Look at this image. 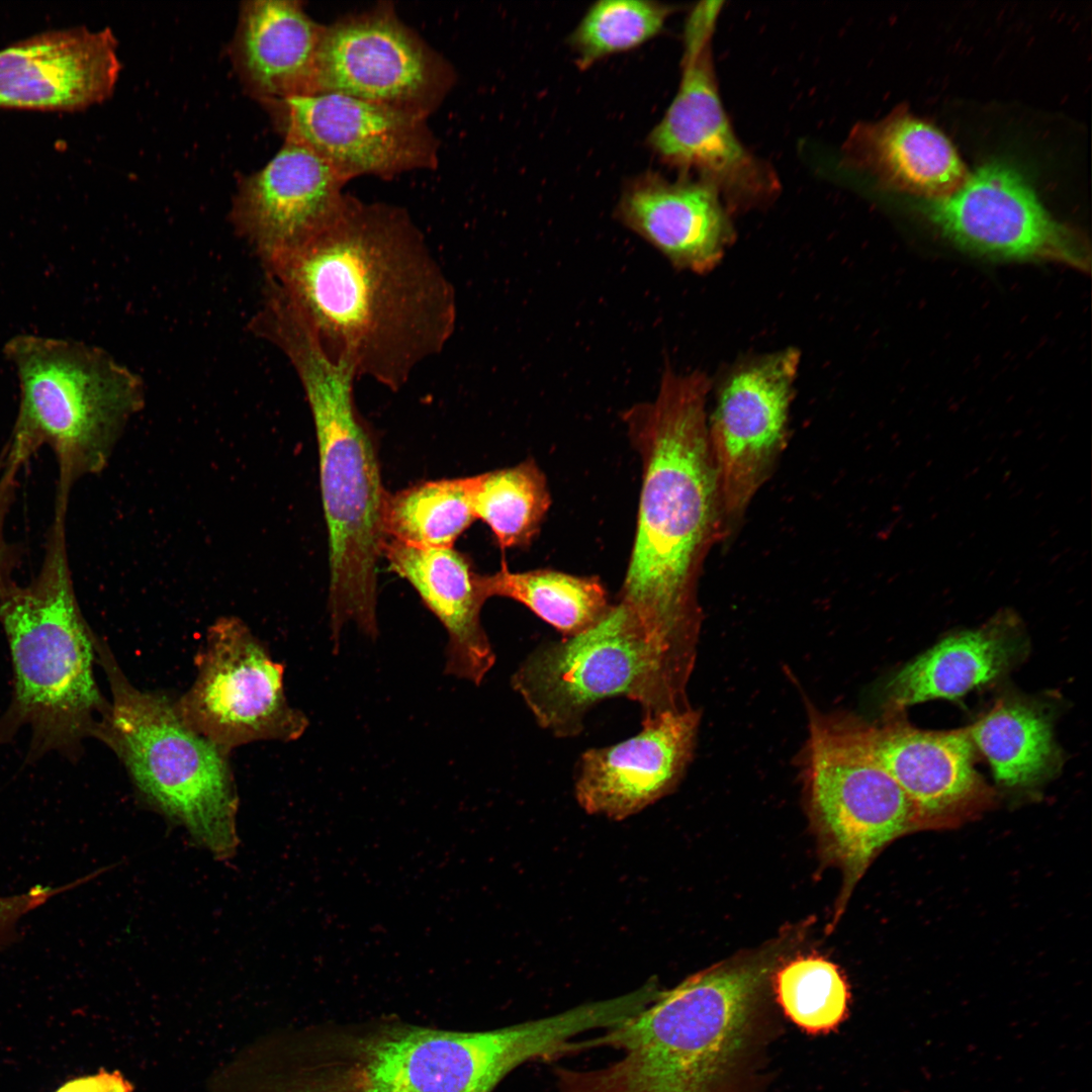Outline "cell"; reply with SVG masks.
Returning <instances> with one entry per match:
<instances>
[{"label": "cell", "instance_id": "1", "mask_svg": "<svg viewBox=\"0 0 1092 1092\" xmlns=\"http://www.w3.org/2000/svg\"><path fill=\"white\" fill-rule=\"evenodd\" d=\"M264 263L325 352L392 391L455 331L453 284L399 206L348 195L322 229Z\"/></svg>", "mask_w": 1092, "mask_h": 1092}, {"label": "cell", "instance_id": "2", "mask_svg": "<svg viewBox=\"0 0 1092 1092\" xmlns=\"http://www.w3.org/2000/svg\"><path fill=\"white\" fill-rule=\"evenodd\" d=\"M708 377L666 366L653 401L623 414L642 461L637 527L619 602L676 647L695 633L705 560L725 534L708 430Z\"/></svg>", "mask_w": 1092, "mask_h": 1092}, {"label": "cell", "instance_id": "3", "mask_svg": "<svg viewBox=\"0 0 1092 1092\" xmlns=\"http://www.w3.org/2000/svg\"><path fill=\"white\" fill-rule=\"evenodd\" d=\"M779 953L719 966L658 993L599 1035L623 1052L602 1068L555 1070L559 1092H724L749 1053L756 1009Z\"/></svg>", "mask_w": 1092, "mask_h": 1092}, {"label": "cell", "instance_id": "4", "mask_svg": "<svg viewBox=\"0 0 1092 1092\" xmlns=\"http://www.w3.org/2000/svg\"><path fill=\"white\" fill-rule=\"evenodd\" d=\"M273 344L293 366L313 419L329 534V613L335 648L345 623L371 638L376 620L377 565L386 534L385 490L375 445L354 398V369L333 360L300 320L282 324Z\"/></svg>", "mask_w": 1092, "mask_h": 1092}, {"label": "cell", "instance_id": "5", "mask_svg": "<svg viewBox=\"0 0 1092 1092\" xmlns=\"http://www.w3.org/2000/svg\"><path fill=\"white\" fill-rule=\"evenodd\" d=\"M67 504L57 503L43 560L24 586L0 598L15 674L9 723L29 725L37 749H73L108 704L93 673L95 636L78 607L66 547Z\"/></svg>", "mask_w": 1092, "mask_h": 1092}, {"label": "cell", "instance_id": "6", "mask_svg": "<svg viewBox=\"0 0 1092 1092\" xmlns=\"http://www.w3.org/2000/svg\"><path fill=\"white\" fill-rule=\"evenodd\" d=\"M323 1043L300 1092H492L522 1064L556 1061L564 1034L546 1017L486 1031L385 1025Z\"/></svg>", "mask_w": 1092, "mask_h": 1092}, {"label": "cell", "instance_id": "7", "mask_svg": "<svg viewBox=\"0 0 1092 1092\" xmlns=\"http://www.w3.org/2000/svg\"><path fill=\"white\" fill-rule=\"evenodd\" d=\"M95 648L112 694L94 736L127 769L142 797L183 825L214 857L238 845V798L226 752L191 728L168 697L132 686L103 644Z\"/></svg>", "mask_w": 1092, "mask_h": 1092}, {"label": "cell", "instance_id": "8", "mask_svg": "<svg viewBox=\"0 0 1092 1092\" xmlns=\"http://www.w3.org/2000/svg\"><path fill=\"white\" fill-rule=\"evenodd\" d=\"M17 375L20 401L8 441L24 462L41 445L58 464L57 496L98 470L121 421L142 402L138 376L87 344L18 334L3 347Z\"/></svg>", "mask_w": 1092, "mask_h": 1092}, {"label": "cell", "instance_id": "9", "mask_svg": "<svg viewBox=\"0 0 1092 1092\" xmlns=\"http://www.w3.org/2000/svg\"><path fill=\"white\" fill-rule=\"evenodd\" d=\"M689 660L618 601L585 632L533 650L511 685L541 728L570 738L606 699L634 701L643 717L686 708L681 696Z\"/></svg>", "mask_w": 1092, "mask_h": 1092}, {"label": "cell", "instance_id": "10", "mask_svg": "<svg viewBox=\"0 0 1092 1092\" xmlns=\"http://www.w3.org/2000/svg\"><path fill=\"white\" fill-rule=\"evenodd\" d=\"M455 81L453 65L381 2L324 24L311 93H340L428 119Z\"/></svg>", "mask_w": 1092, "mask_h": 1092}, {"label": "cell", "instance_id": "11", "mask_svg": "<svg viewBox=\"0 0 1092 1092\" xmlns=\"http://www.w3.org/2000/svg\"><path fill=\"white\" fill-rule=\"evenodd\" d=\"M807 771L814 817L848 891L885 846L916 831L913 806L851 726L813 724Z\"/></svg>", "mask_w": 1092, "mask_h": 1092}, {"label": "cell", "instance_id": "12", "mask_svg": "<svg viewBox=\"0 0 1092 1092\" xmlns=\"http://www.w3.org/2000/svg\"><path fill=\"white\" fill-rule=\"evenodd\" d=\"M284 666L236 619L210 627L190 690L176 702L186 723L226 753L257 740L292 741L307 717L285 697Z\"/></svg>", "mask_w": 1092, "mask_h": 1092}, {"label": "cell", "instance_id": "13", "mask_svg": "<svg viewBox=\"0 0 1092 1092\" xmlns=\"http://www.w3.org/2000/svg\"><path fill=\"white\" fill-rule=\"evenodd\" d=\"M260 103L285 142L307 148L347 182L438 165L439 143L426 118L331 92Z\"/></svg>", "mask_w": 1092, "mask_h": 1092}, {"label": "cell", "instance_id": "14", "mask_svg": "<svg viewBox=\"0 0 1092 1092\" xmlns=\"http://www.w3.org/2000/svg\"><path fill=\"white\" fill-rule=\"evenodd\" d=\"M924 210L942 235L971 253L1090 267L1086 244L1048 213L1022 175L1007 164L984 165L951 193L926 199Z\"/></svg>", "mask_w": 1092, "mask_h": 1092}, {"label": "cell", "instance_id": "15", "mask_svg": "<svg viewBox=\"0 0 1092 1092\" xmlns=\"http://www.w3.org/2000/svg\"><path fill=\"white\" fill-rule=\"evenodd\" d=\"M710 40L686 42L678 91L648 144L664 162L695 170L727 206H759L777 196L779 180L740 143L730 124L717 89Z\"/></svg>", "mask_w": 1092, "mask_h": 1092}, {"label": "cell", "instance_id": "16", "mask_svg": "<svg viewBox=\"0 0 1092 1092\" xmlns=\"http://www.w3.org/2000/svg\"><path fill=\"white\" fill-rule=\"evenodd\" d=\"M798 351L738 368L723 383L708 430L726 522L740 518L787 444Z\"/></svg>", "mask_w": 1092, "mask_h": 1092}, {"label": "cell", "instance_id": "17", "mask_svg": "<svg viewBox=\"0 0 1092 1092\" xmlns=\"http://www.w3.org/2000/svg\"><path fill=\"white\" fill-rule=\"evenodd\" d=\"M853 730L868 755L907 795L916 831L957 827L992 803L993 793L974 768L968 729L923 731L894 724Z\"/></svg>", "mask_w": 1092, "mask_h": 1092}, {"label": "cell", "instance_id": "18", "mask_svg": "<svg viewBox=\"0 0 1092 1092\" xmlns=\"http://www.w3.org/2000/svg\"><path fill=\"white\" fill-rule=\"evenodd\" d=\"M119 72L109 28L36 33L0 49V108L82 110L111 96Z\"/></svg>", "mask_w": 1092, "mask_h": 1092}, {"label": "cell", "instance_id": "19", "mask_svg": "<svg viewBox=\"0 0 1092 1092\" xmlns=\"http://www.w3.org/2000/svg\"><path fill=\"white\" fill-rule=\"evenodd\" d=\"M346 182L313 152L284 141L265 167L241 179L231 218L265 262L322 229L343 206Z\"/></svg>", "mask_w": 1092, "mask_h": 1092}, {"label": "cell", "instance_id": "20", "mask_svg": "<svg viewBox=\"0 0 1092 1092\" xmlns=\"http://www.w3.org/2000/svg\"><path fill=\"white\" fill-rule=\"evenodd\" d=\"M699 718L689 708L642 719L636 735L589 748L577 763L575 796L589 814L625 819L667 794L690 759Z\"/></svg>", "mask_w": 1092, "mask_h": 1092}, {"label": "cell", "instance_id": "21", "mask_svg": "<svg viewBox=\"0 0 1092 1092\" xmlns=\"http://www.w3.org/2000/svg\"><path fill=\"white\" fill-rule=\"evenodd\" d=\"M615 215L673 267L699 274L718 265L733 236L720 194L699 179L640 176L625 188Z\"/></svg>", "mask_w": 1092, "mask_h": 1092}, {"label": "cell", "instance_id": "22", "mask_svg": "<svg viewBox=\"0 0 1092 1092\" xmlns=\"http://www.w3.org/2000/svg\"><path fill=\"white\" fill-rule=\"evenodd\" d=\"M382 556L446 629L445 672L479 685L495 654L480 621L487 600L482 575L453 547H425L387 538Z\"/></svg>", "mask_w": 1092, "mask_h": 1092}, {"label": "cell", "instance_id": "23", "mask_svg": "<svg viewBox=\"0 0 1092 1092\" xmlns=\"http://www.w3.org/2000/svg\"><path fill=\"white\" fill-rule=\"evenodd\" d=\"M323 28L299 1L242 3L230 50L244 88L259 102L311 93Z\"/></svg>", "mask_w": 1092, "mask_h": 1092}, {"label": "cell", "instance_id": "24", "mask_svg": "<svg viewBox=\"0 0 1092 1092\" xmlns=\"http://www.w3.org/2000/svg\"><path fill=\"white\" fill-rule=\"evenodd\" d=\"M843 150L849 164L871 171L891 187L926 199L951 193L968 177L950 141L906 112L858 124Z\"/></svg>", "mask_w": 1092, "mask_h": 1092}, {"label": "cell", "instance_id": "25", "mask_svg": "<svg viewBox=\"0 0 1092 1092\" xmlns=\"http://www.w3.org/2000/svg\"><path fill=\"white\" fill-rule=\"evenodd\" d=\"M1011 614L947 638L903 666L887 684L890 708L934 699L953 700L1001 674L1018 650Z\"/></svg>", "mask_w": 1092, "mask_h": 1092}, {"label": "cell", "instance_id": "26", "mask_svg": "<svg viewBox=\"0 0 1092 1092\" xmlns=\"http://www.w3.org/2000/svg\"><path fill=\"white\" fill-rule=\"evenodd\" d=\"M487 599L502 597L521 603L564 637L594 627L612 604L597 576H577L553 569L514 572L505 564L482 575Z\"/></svg>", "mask_w": 1092, "mask_h": 1092}, {"label": "cell", "instance_id": "27", "mask_svg": "<svg viewBox=\"0 0 1092 1092\" xmlns=\"http://www.w3.org/2000/svg\"><path fill=\"white\" fill-rule=\"evenodd\" d=\"M988 759L995 779L1009 788H1025L1046 777L1056 760L1052 729L1035 708L1002 702L968 728Z\"/></svg>", "mask_w": 1092, "mask_h": 1092}, {"label": "cell", "instance_id": "28", "mask_svg": "<svg viewBox=\"0 0 1092 1092\" xmlns=\"http://www.w3.org/2000/svg\"><path fill=\"white\" fill-rule=\"evenodd\" d=\"M473 485L474 476H469L425 481L388 493L383 515L386 539L425 547H453L476 519Z\"/></svg>", "mask_w": 1092, "mask_h": 1092}, {"label": "cell", "instance_id": "29", "mask_svg": "<svg viewBox=\"0 0 1092 1092\" xmlns=\"http://www.w3.org/2000/svg\"><path fill=\"white\" fill-rule=\"evenodd\" d=\"M473 510L502 549L523 547L538 534L551 505L546 478L533 460L474 476Z\"/></svg>", "mask_w": 1092, "mask_h": 1092}, {"label": "cell", "instance_id": "30", "mask_svg": "<svg viewBox=\"0 0 1092 1092\" xmlns=\"http://www.w3.org/2000/svg\"><path fill=\"white\" fill-rule=\"evenodd\" d=\"M785 1015L808 1033H827L847 1016L850 993L838 968L819 956L797 958L776 974Z\"/></svg>", "mask_w": 1092, "mask_h": 1092}, {"label": "cell", "instance_id": "31", "mask_svg": "<svg viewBox=\"0 0 1092 1092\" xmlns=\"http://www.w3.org/2000/svg\"><path fill=\"white\" fill-rule=\"evenodd\" d=\"M674 7L653 1L604 0L584 14L570 36L581 69L630 51L657 35Z\"/></svg>", "mask_w": 1092, "mask_h": 1092}, {"label": "cell", "instance_id": "32", "mask_svg": "<svg viewBox=\"0 0 1092 1092\" xmlns=\"http://www.w3.org/2000/svg\"><path fill=\"white\" fill-rule=\"evenodd\" d=\"M89 877L60 887L34 886L27 892L0 897V949L16 938V925L20 918L44 904L52 897L87 882Z\"/></svg>", "mask_w": 1092, "mask_h": 1092}, {"label": "cell", "instance_id": "33", "mask_svg": "<svg viewBox=\"0 0 1092 1092\" xmlns=\"http://www.w3.org/2000/svg\"><path fill=\"white\" fill-rule=\"evenodd\" d=\"M22 466L0 455V598L13 584L11 573L15 562L14 550L6 541L5 522L15 496L17 475Z\"/></svg>", "mask_w": 1092, "mask_h": 1092}, {"label": "cell", "instance_id": "34", "mask_svg": "<svg viewBox=\"0 0 1092 1092\" xmlns=\"http://www.w3.org/2000/svg\"><path fill=\"white\" fill-rule=\"evenodd\" d=\"M56 1092H132V1087L119 1072L101 1070L94 1075L72 1079Z\"/></svg>", "mask_w": 1092, "mask_h": 1092}]
</instances>
